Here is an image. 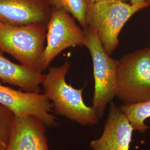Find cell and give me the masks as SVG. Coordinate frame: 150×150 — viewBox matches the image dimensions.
I'll use <instances>...</instances> for the list:
<instances>
[{"label":"cell","mask_w":150,"mask_h":150,"mask_svg":"<svg viewBox=\"0 0 150 150\" xmlns=\"http://www.w3.org/2000/svg\"><path fill=\"white\" fill-rule=\"evenodd\" d=\"M70 66V62L66 60L60 66L49 69L42 84L43 94L52 102L56 115L83 126L97 125L101 118L92 106H88L84 102L83 88L76 89L66 81Z\"/></svg>","instance_id":"1"},{"label":"cell","mask_w":150,"mask_h":150,"mask_svg":"<svg viewBox=\"0 0 150 150\" xmlns=\"http://www.w3.org/2000/svg\"><path fill=\"white\" fill-rule=\"evenodd\" d=\"M150 5L149 0L136 5L120 0H103L87 5L86 24L110 56L118 46L119 34L126 22Z\"/></svg>","instance_id":"2"},{"label":"cell","mask_w":150,"mask_h":150,"mask_svg":"<svg viewBox=\"0 0 150 150\" xmlns=\"http://www.w3.org/2000/svg\"><path fill=\"white\" fill-rule=\"evenodd\" d=\"M47 27L31 23L22 26L0 25V51L10 54L25 66L42 73Z\"/></svg>","instance_id":"3"},{"label":"cell","mask_w":150,"mask_h":150,"mask_svg":"<svg viewBox=\"0 0 150 150\" xmlns=\"http://www.w3.org/2000/svg\"><path fill=\"white\" fill-rule=\"evenodd\" d=\"M116 97L123 105L150 101V47L136 50L118 60Z\"/></svg>","instance_id":"4"},{"label":"cell","mask_w":150,"mask_h":150,"mask_svg":"<svg viewBox=\"0 0 150 150\" xmlns=\"http://www.w3.org/2000/svg\"><path fill=\"white\" fill-rule=\"evenodd\" d=\"M83 29L86 33L85 47L93 64L95 89L92 107L101 118L107 105L116 97L118 60L107 54L97 36L88 27Z\"/></svg>","instance_id":"5"},{"label":"cell","mask_w":150,"mask_h":150,"mask_svg":"<svg viewBox=\"0 0 150 150\" xmlns=\"http://www.w3.org/2000/svg\"><path fill=\"white\" fill-rule=\"evenodd\" d=\"M86 33L76 23L70 13L52 8L47 26L46 45L42 61V70H46L61 52L66 48L85 46Z\"/></svg>","instance_id":"6"},{"label":"cell","mask_w":150,"mask_h":150,"mask_svg":"<svg viewBox=\"0 0 150 150\" xmlns=\"http://www.w3.org/2000/svg\"><path fill=\"white\" fill-rule=\"evenodd\" d=\"M0 104L16 116L32 115L47 126L56 125L55 116L51 113L52 104L43 93L18 91L0 83Z\"/></svg>","instance_id":"7"},{"label":"cell","mask_w":150,"mask_h":150,"mask_svg":"<svg viewBox=\"0 0 150 150\" xmlns=\"http://www.w3.org/2000/svg\"><path fill=\"white\" fill-rule=\"evenodd\" d=\"M134 130L120 107L111 102L102 134L92 140L90 147L92 150H129Z\"/></svg>","instance_id":"8"},{"label":"cell","mask_w":150,"mask_h":150,"mask_svg":"<svg viewBox=\"0 0 150 150\" xmlns=\"http://www.w3.org/2000/svg\"><path fill=\"white\" fill-rule=\"evenodd\" d=\"M52 7L47 0H0V20L6 25L47 26Z\"/></svg>","instance_id":"9"},{"label":"cell","mask_w":150,"mask_h":150,"mask_svg":"<svg viewBox=\"0 0 150 150\" xmlns=\"http://www.w3.org/2000/svg\"><path fill=\"white\" fill-rule=\"evenodd\" d=\"M46 125L32 115L16 116L6 150H49Z\"/></svg>","instance_id":"10"},{"label":"cell","mask_w":150,"mask_h":150,"mask_svg":"<svg viewBox=\"0 0 150 150\" xmlns=\"http://www.w3.org/2000/svg\"><path fill=\"white\" fill-rule=\"evenodd\" d=\"M45 75L7 59L0 52V79L4 83L17 86L23 91L40 93Z\"/></svg>","instance_id":"11"},{"label":"cell","mask_w":150,"mask_h":150,"mask_svg":"<svg viewBox=\"0 0 150 150\" xmlns=\"http://www.w3.org/2000/svg\"><path fill=\"white\" fill-rule=\"evenodd\" d=\"M126 115L134 130L144 134L150 127L145 123L150 117V101L131 105H122L120 106Z\"/></svg>","instance_id":"12"},{"label":"cell","mask_w":150,"mask_h":150,"mask_svg":"<svg viewBox=\"0 0 150 150\" xmlns=\"http://www.w3.org/2000/svg\"><path fill=\"white\" fill-rule=\"evenodd\" d=\"M52 8L62 9L73 16L83 28L87 27L86 21L87 4L85 0H47Z\"/></svg>","instance_id":"13"},{"label":"cell","mask_w":150,"mask_h":150,"mask_svg":"<svg viewBox=\"0 0 150 150\" xmlns=\"http://www.w3.org/2000/svg\"><path fill=\"white\" fill-rule=\"evenodd\" d=\"M16 115L8 108L0 104V150H6Z\"/></svg>","instance_id":"14"},{"label":"cell","mask_w":150,"mask_h":150,"mask_svg":"<svg viewBox=\"0 0 150 150\" xmlns=\"http://www.w3.org/2000/svg\"><path fill=\"white\" fill-rule=\"evenodd\" d=\"M122 1H130V4L132 5H139L140 4H142L146 0H120Z\"/></svg>","instance_id":"15"},{"label":"cell","mask_w":150,"mask_h":150,"mask_svg":"<svg viewBox=\"0 0 150 150\" xmlns=\"http://www.w3.org/2000/svg\"><path fill=\"white\" fill-rule=\"evenodd\" d=\"M103 1V0H85L87 5H91L92 4L96 3V2H99V1Z\"/></svg>","instance_id":"16"},{"label":"cell","mask_w":150,"mask_h":150,"mask_svg":"<svg viewBox=\"0 0 150 150\" xmlns=\"http://www.w3.org/2000/svg\"><path fill=\"white\" fill-rule=\"evenodd\" d=\"M2 22H1V21L0 20V25H1V24H2Z\"/></svg>","instance_id":"17"},{"label":"cell","mask_w":150,"mask_h":150,"mask_svg":"<svg viewBox=\"0 0 150 150\" xmlns=\"http://www.w3.org/2000/svg\"><path fill=\"white\" fill-rule=\"evenodd\" d=\"M149 1H150V0H149Z\"/></svg>","instance_id":"18"},{"label":"cell","mask_w":150,"mask_h":150,"mask_svg":"<svg viewBox=\"0 0 150 150\" xmlns=\"http://www.w3.org/2000/svg\"></svg>","instance_id":"19"}]
</instances>
